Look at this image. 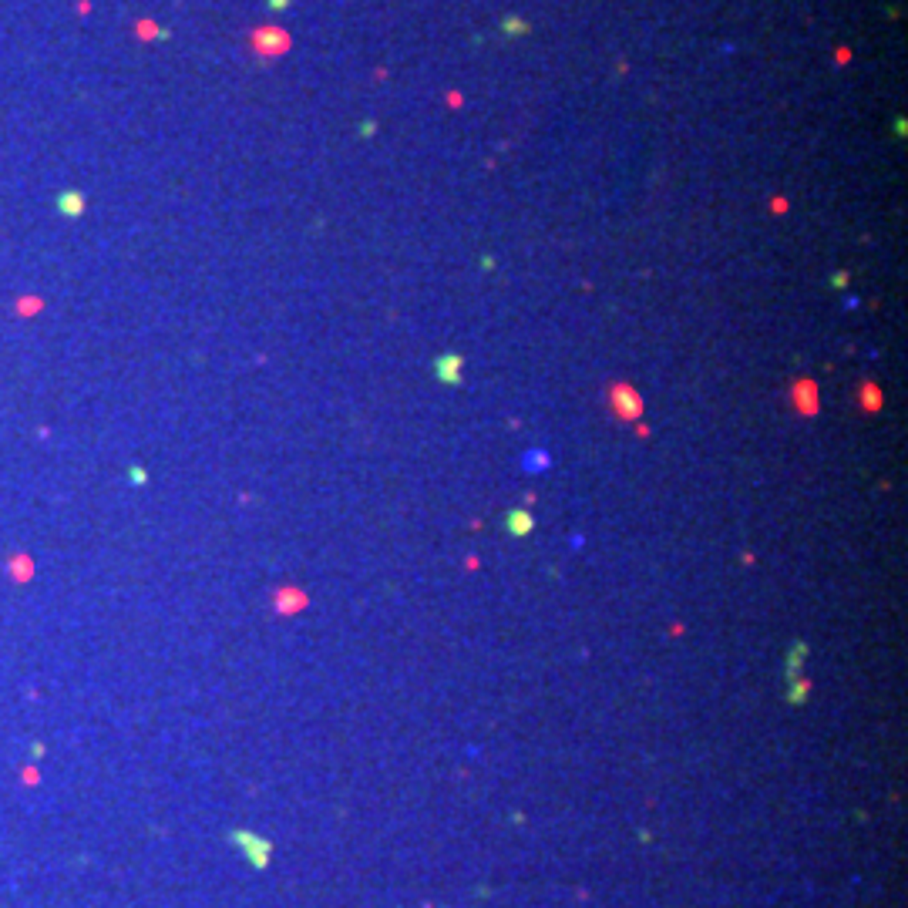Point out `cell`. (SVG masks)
I'll list each match as a JSON object with an SVG mask.
<instances>
[{
    "instance_id": "6da1fadb",
    "label": "cell",
    "mask_w": 908,
    "mask_h": 908,
    "mask_svg": "<svg viewBox=\"0 0 908 908\" xmlns=\"http://www.w3.org/2000/svg\"><path fill=\"white\" fill-rule=\"evenodd\" d=\"M229 841H233L235 848L246 855V861L260 871V868H266L269 864V858H273V841L269 838H262V834H253V831H233L229 834Z\"/></svg>"
},
{
    "instance_id": "7a4b0ae2",
    "label": "cell",
    "mask_w": 908,
    "mask_h": 908,
    "mask_svg": "<svg viewBox=\"0 0 908 908\" xmlns=\"http://www.w3.org/2000/svg\"><path fill=\"white\" fill-rule=\"evenodd\" d=\"M458 367H461V360H458V357H444V360L438 363V370H444V380H458V374H454Z\"/></svg>"
},
{
    "instance_id": "3957f363",
    "label": "cell",
    "mask_w": 908,
    "mask_h": 908,
    "mask_svg": "<svg viewBox=\"0 0 908 908\" xmlns=\"http://www.w3.org/2000/svg\"><path fill=\"white\" fill-rule=\"evenodd\" d=\"M128 478H131V481H135V485H145V481H148V474H145V467H131V471H128Z\"/></svg>"
},
{
    "instance_id": "277c9868",
    "label": "cell",
    "mask_w": 908,
    "mask_h": 908,
    "mask_svg": "<svg viewBox=\"0 0 908 908\" xmlns=\"http://www.w3.org/2000/svg\"><path fill=\"white\" fill-rule=\"evenodd\" d=\"M512 528H515V532H528V528H532V519H519V512H515V519H512Z\"/></svg>"
},
{
    "instance_id": "5b68a950",
    "label": "cell",
    "mask_w": 908,
    "mask_h": 908,
    "mask_svg": "<svg viewBox=\"0 0 908 908\" xmlns=\"http://www.w3.org/2000/svg\"><path fill=\"white\" fill-rule=\"evenodd\" d=\"M30 757H44V744H30Z\"/></svg>"
}]
</instances>
